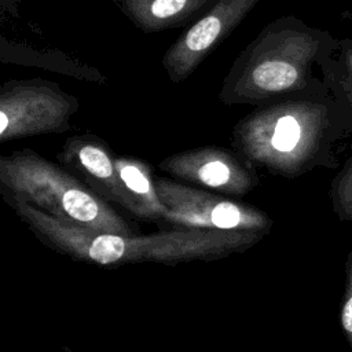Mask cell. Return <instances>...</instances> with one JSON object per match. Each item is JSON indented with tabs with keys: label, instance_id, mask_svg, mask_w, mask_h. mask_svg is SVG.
Listing matches in <instances>:
<instances>
[{
	"label": "cell",
	"instance_id": "1",
	"mask_svg": "<svg viewBox=\"0 0 352 352\" xmlns=\"http://www.w3.org/2000/svg\"><path fill=\"white\" fill-rule=\"evenodd\" d=\"M352 139V107L327 85L256 106L232 129V147L250 165L298 176L334 168Z\"/></svg>",
	"mask_w": 352,
	"mask_h": 352
},
{
	"label": "cell",
	"instance_id": "2",
	"mask_svg": "<svg viewBox=\"0 0 352 352\" xmlns=\"http://www.w3.org/2000/svg\"><path fill=\"white\" fill-rule=\"evenodd\" d=\"M7 205L45 245L74 260L116 265L128 263L179 264L210 261L243 252L265 234L173 228L148 235L92 231L63 223L16 195L1 191Z\"/></svg>",
	"mask_w": 352,
	"mask_h": 352
},
{
	"label": "cell",
	"instance_id": "3",
	"mask_svg": "<svg viewBox=\"0 0 352 352\" xmlns=\"http://www.w3.org/2000/svg\"><path fill=\"white\" fill-rule=\"evenodd\" d=\"M338 45L330 32L294 15L265 25L241 51L223 80L219 99L224 104L261 106L324 85L315 67L329 62Z\"/></svg>",
	"mask_w": 352,
	"mask_h": 352
},
{
	"label": "cell",
	"instance_id": "4",
	"mask_svg": "<svg viewBox=\"0 0 352 352\" xmlns=\"http://www.w3.org/2000/svg\"><path fill=\"white\" fill-rule=\"evenodd\" d=\"M0 187L63 223L92 231L135 234L129 223L85 183L32 150L0 157Z\"/></svg>",
	"mask_w": 352,
	"mask_h": 352
},
{
	"label": "cell",
	"instance_id": "5",
	"mask_svg": "<svg viewBox=\"0 0 352 352\" xmlns=\"http://www.w3.org/2000/svg\"><path fill=\"white\" fill-rule=\"evenodd\" d=\"M77 110L78 99L55 82L8 80L0 88V140L62 133Z\"/></svg>",
	"mask_w": 352,
	"mask_h": 352
},
{
	"label": "cell",
	"instance_id": "6",
	"mask_svg": "<svg viewBox=\"0 0 352 352\" xmlns=\"http://www.w3.org/2000/svg\"><path fill=\"white\" fill-rule=\"evenodd\" d=\"M160 199L169 209L168 221L183 230L267 234L272 221L263 210L154 176Z\"/></svg>",
	"mask_w": 352,
	"mask_h": 352
},
{
	"label": "cell",
	"instance_id": "7",
	"mask_svg": "<svg viewBox=\"0 0 352 352\" xmlns=\"http://www.w3.org/2000/svg\"><path fill=\"white\" fill-rule=\"evenodd\" d=\"M260 0H217L165 51L162 67L175 84L187 80Z\"/></svg>",
	"mask_w": 352,
	"mask_h": 352
},
{
	"label": "cell",
	"instance_id": "8",
	"mask_svg": "<svg viewBox=\"0 0 352 352\" xmlns=\"http://www.w3.org/2000/svg\"><path fill=\"white\" fill-rule=\"evenodd\" d=\"M160 168L180 180L232 195L248 194L258 183L253 165L236 151L214 146L173 154L162 160Z\"/></svg>",
	"mask_w": 352,
	"mask_h": 352
},
{
	"label": "cell",
	"instance_id": "9",
	"mask_svg": "<svg viewBox=\"0 0 352 352\" xmlns=\"http://www.w3.org/2000/svg\"><path fill=\"white\" fill-rule=\"evenodd\" d=\"M58 158L67 169L76 170L80 180L106 202L147 219L144 209L122 183L116 168V157L102 139L91 133L72 136L65 142Z\"/></svg>",
	"mask_w": 352,
	"mask_h": 352
},
{
	"label": "cell",
	"instance_id": "10",
	"mask_svg": "<svg viewBox=\"0 0 352 352\" xmlns=\"http://www.w3.org/2000/svg\"><path fill=\"white\" fill-rule=\"evenodd\" d=\"M142 32L158 33L199 19L217 0H111Z\"/></svg>",
	"mask_w": 352,
	"mask_h": 352
},
{
	"label": "cell",
	"instance_id": "11",
	"mask_svg": "<svg viewBox=\"0 0 352 352\" xmlns=\"http://www.w3.org/2000/svg\"><path fill=\"white\" fill-rule=\"evenodd\" d=\"M116 168L128 191L144 209L147 219L168 221L169 209L160 199L147 164L133 157H116Z\"/></svg>",
	"mask_w": 352,
	"mask_h": 352
},
{
	"label": "cell",
	"instance_id": "12",
	"mask_svg": "<svg viewBox=\"0 0 352 352\" xmlns=\"http://www.w3.org/2000/svg\"><path fill=\"white\" fill-rule=\"evenodd\" d=\"M327 88L352 107V37L338 38V45L322 67Z\"/></svg>",
	"mask_w": 352,
	"mask_h": 352
},
{
	"label": "cell",
	"instance_id": "13",
	"mask_svg": "<svg viewBox=\"0 0 352 352\" xmlns=\"http://www.w3.org/2000/svg\"><path fill=\"white\" fill-rule=\"evenodd\" d=\"M330 198L336 216L352 221V155H349L331 180Z\"/></svg>",
	"mask_w": 352,
	"mask_h": 352
},
{
	"label": "cell",
	"instance_id": "14",
	"mask_svg": "<svg viewBox=\"0 0 352 352\" xmlns=\"http://www.w3.org/2000/svg\"><path fill=\"white\" fill-rule=\"evenodd\" d=\"M341 327L349 348L352 349V252L345 261V290L340 312Z\"/></svg>",
	"mask_w": 352,
	"mask_h": 352
},
{
	"label": "cell",
	"instance_id": "15",
	"mask_svg": "<svg viewBox=\"0 0 352 352\" xmlns=\"http://www.w3.org/2000/svg\"><path fill=\"white\" fill-rule=\"evenodd\" d=\"M341 19L352 22V10H345L341 12Z\"/></svg>",
	"mask_w": 352,
	"mask_h": 352
}]
</instances>
